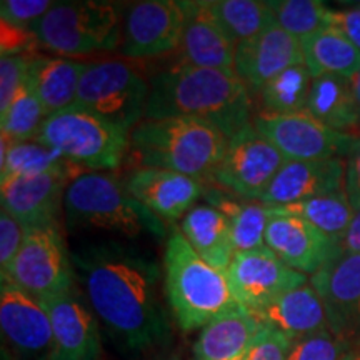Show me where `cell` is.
Returning a JSON list of instances; mask_svg holds the SVG:
<instances>
[{
  "instance_id": "1",
  "label": "cell",
  "mask_w": 360,
  "mask_h": 360,
  "mask_svg": "<svg viewBox=\"0 0 360 360\" xmlns=\"http://www.w3.org/2000/svg\"><path fill=\"white\" fill-rule=\"evenodd\" d=\"M75 278L112 342L125 354L162 349L172 339L159 295L155 257L122 240H89L70 250Z\"/></svg>"
},
{
  "instance_id": "2",
  "label": "cell",
  "mask_w": 360,
  "mask_h": 360,
  "mask_svg": "<svg viewBox=\"0 0 360 360\" xmlns=\"http://www.w3.org/2000/svg\"><path fill=\"white\" fill-rule=\"evenodd\" d=\"M146 119L192 117L232 137L252 124V92L236 70L177 64L148 79Z\"/></svg>"
},
{
  "instance_id": "3",
  "label": "cell",
  "mask_w": 360,
  "mask_h": 360,
  "mask_svg": "<svg viewBox=\"0 0 360 360\" xmlns=\"http://www.w3.org/2000/svg\"><path fill=\"white\" fill-rule=\"evenodd\" d=\"M229 146L215 125L192 117L143 119L130 132V159L137 167L164 169L207 182Z\"/></svg>"
},
{
  "instance_id": "4",
  "label": "cell",
  "mask_w": 360,
  "mask_h": 360,
  "mask_svg": "<svg viewBox=\"0 0 360 360\" xmlns=\"http://www.w3.org/2000/svg\"><path fill=\"white\" fill-rule=\"evenodd\" d=\"M164 292L175 322L186 334L244 309L233 297L225 272L204 262L175 225L165 242Z\"/></svg>"
},
{
  "instance_id": "5",
  "label": "cell",
  "mask_w": 360,
  "mask_h": 360,
  "mask_svg": "<svg viewBox=\"0 0 360 360\" xmlns=\"http://www.w3.org/2000/svg\"><path fill=\"white\" fill-rule=\"evenodd\" d=\"M69 231H101L135 240L150 236L167 238V225L127 191L112 172H84L70 180L64 197Z\"/></svg>"
},
{
  "instance_id": "6",
  "label": "cell",
  "mask_w": 360,
  "mask_h": 360,
  "mask_svg": "<svg viewBox=\"0 0 360 360\" xmlns=\"http://www.w3.org/2000/svg\"><path fill=\"white\" fill-rule=\"evenodd\" d=\"M124 7L114 2H56L30 32L35 42L60 57L119 51Z\"/></svg>"
},
{
  "instance_id": "7",
  "label": "cell",
  "mask_w": 360,
  "mask_h": 360,
  "mask_svg": "<svg viewBox=\"0 0 360 360\" xmlns=\"http://www.w3.org/2000/svg\"><path fill=\"white\" fill-rule=\"evenodd\" d=\"M34 141L56 148L84 172H110L120 167L129 152L130 132L70 105L47 117Z\"/></svg>"
},
{
  "instance_id": "8",
  "label": "cell",
  "mask_w": 360,
  "mask_h": 360,
  "mask_svg": "<svg viewBox=\"0 0 360 360\" xmlns=\"http://www.w3.org/2000/svg\"><path fill=\"white\" fill-rule=\"evenodd\" d=\"M150 84L125 60L92 62L84 72L74 105L132 132L146 119Z\"/></svg>"
},
{
  "instance_id": "9",
  "label": "cell",
  "mask_w": 360,
  "mask_h": 360,
  "mask_svg": "<svg viewBox=\"0 0 360 360\" xmlns=\"http://www.w3.org/2000/svg\"><path fill=\"white\" fill-rule=\"evenodd\" d=\"M2 281H11L40 302H49L75 285L70 250L58 225L32 229Z\"/></svg>"
},
{
  "instance_id": "10",
  "label": "cell",
  "mask_w": 360,
  "mask_h": 360,
  "mask_svg": "<svg viewBox=\"0 0 360 360\" xmlns=\"http://www.w3.org/2000/svg\"><path fill=\"white\" fill-rule=\"evenodd\" d=\"M285 159L254 125L229 137L224 159L207 184L249 200H260Z\"/></svg>"
},
{
  "instance_id": "11",
  "label": "cell",
  "mask_w": 360,
  "mask_h": 360,
  "mask_svg": "<svg viewBox=\"0 0 360 360\" xmlns=\"http://www.w3.org/2000/svg\"><path fill=\"white\" fill-rule=\"evenodd\" d=\"M252 125L277 148L285 160L347 159L359 135L337 132L307 112L272 115L257 112Z\"/></svg>"
},
{
  "instance_id": "12",
  "label": "cell",
  "mask_w": 360,
  "mask_h": 360,
  "mask_svg": "<svg viewBox=\"0 0 360 360\" xmlns=\"http://www.w3.org/2000/svg\"><path fill=\"white\" fill-rule=\"evenodd\" d=\"M225 276L237 302L252 314H257L287 292L309 283L305 274L283 264L265 245L236 252Z\"/></svg>"
},
{
  "instance_id": "13",
  "label": "cell",
  "mask_w": 360,
  "mask_h": 360,
  "mask_svg": "<svg viewBox=\"0 0 360 360\" xmlns=\"http://www.w3.org/2000/svg\"><path fill=\"white\" fill-rule=\"evenodd\" d=\"M184 11L175 0H142L124 7L119 52L127 58H154L180 47Z\"/></svg>"
},
{
  "instance_id": "14",
  "label": "cell",
  "mask_w": 360,
  "mask_h": 360,
  "mask_svg": "<svg viewBox=\"0 0 360 360\" xmlns=\"http://www.w3.org/2000/svg\"><path fill=\"white\" fill-rule=\"evenodd\" d=\"M326 307L328 328L340 340L360 342V252L337 254L310 277Z\"/></svg>"
},
{
  "instance_id": "15",
  "label": "cell",
  "mask_w": 360,
  "mask_h": 360,
  "mask_svg": "<svg viewBox=\"0 0 360 360\" xmlns=\"http://www.w3.org/2000/svg\"><path fill=\"white\" fill-rule=\"evenodd\" d=\"M2 335L20 360H52V322L44 302L11 281L0 283Z\"/></svg>"
},
{
  "instance_id": "16",
  "label": "cell",
  "mask_w": 360,
  "mask_h": 360,
  "mask_svg": "<svg viewBox=\"0 0 360 360\" xmlns=\"http://www.w3.org/2000/svg\"><path fill=\"white\" fill-rule=\"evenodd\" d=\"M44 304L52 322V360H101L98 321L77 285Z\"/></svg>"
},
{
  "instance_id": "17",
  "label": "cell",
  "mask_w": 360,
  "mask_h": 360,
  "mask_svg": "<svg viewBox=\"0 0 360 360\" xmlns=\"http://www.w3.org/2000/svg\"><path fill=\"white\" fill-rule=\"evenodd\" d=\"M74 179L70 174L52 172L0 182L2 210L19 220L27 231L56 227L64 210L65 191Z\"/></svg>"
},
{
  "instance_id": "18",
  "label": "cell",
  "mask_w": 360,
  "mask_h": 360,
  "mask_svg": "<svg viewBox=\"0 0 360 360\" xmlns=\"http://www.w3.org/2000/svg\"><path fill=\"white\" fill-rule=\"evenodd\" d=\"M305 64L300 40L272 24L236 47L233 70L244 80L252 96L283 70Z\"/></svg>"
},
{
  "instance_id": "19",
  "label": "cell",
  "mask_w": 360,
  "mask_h": 360,
  "mask_svg": "<svg viewBox=\"0 0 360 360\" xmlns=\"http://www.w3.org/2000/svg\"><path fill=\"white\" fill-rule=\"evenodd\" d=\"M125 187L164 222L184 219L204 195L205 182L172 170L137 167L124 179Z\"/></svg>"
},
{
  "instance_id": "20",
  "label": "cell",
  "mask_w": 360,
  "mask_h": 360,
  "mask_svg": "<svg viewBox=\"0 0 360 360\" xmlns=\"http://www.w3.org/2000/svg\"><path fill=\"white\" fill-rule=\"evenodd\" d=\"M269 247L290 269L314 276L327 260L339 254V242L297 217H270L265 231Z\"/></svg>"
},
{
  "instance_id": "21",
  "label": "cell",
  "mask_w": 360,
  "mask_h": 360,
  "mask_svg": "<svg viewBox=\"0 0 360 360\" xmlns=\"http://www.w3.org/2000/svg\"><path fill=\"white\" fill-rule=\"evenodd\" d=\"M345 191V159L287 160L259 202L281 207Z\"/></svg>"
},
{
  "instance_id": "22",
  "label": "cell",
  "mask_w": 360,
  "mask_h": 360,
  "mask_svg": "<svg viewBox=\"0 0 360 360\" xmlns=\"http://www.w3.org/2000/svg\"><path fill=\"white\" fill-rule=\"evenodd\" d=\"M184 30L179 51L184 64L233 70L236 45L225 37L207 8V0H180Z\"/></svg>"
},
{
  "instance_id": "23",
  "label": "cell",
  "mask_w": 360,
  "mask_h": 360,
  "mask_svg": "<svg viewBox=\"0 0 360 360\" xmlns=\"http://www.w3.org/2000/svg\"><path fill=\"white\" fill-rule=\"evenodd\" d=\"M254 315L264 327L281 332L292 342L330 330L326 307L310 283L281 295Z\"/></svg>"
},
{
  "instance_id": "24",
  "label": "cell",
  "mask_w": 360,
  "mask_h": 360,
  "mask_svg": "<svg viewBox=\"0 0 360 360\" xmlns=\"http://www.w3.org/2000/svg\"><path fill=\"white\" fill-rule=\"evenodd\" d=\"M264 326L247 309L215 319L193 344V360H249L255 337Z\"/></svg>"
},
{
  "instance_id": "25",
  "label": "cell",
  "mask_w": 360,
  "mask_h": 360,
  "mask_svg": "<svg viewBox=\"0 0 360 360\" xmlns=\"http://www.w3.org/2000/svg\"><path fill=\"white\" fill-rule=\"evenodd\" d=\"M92 62L67 57H32L30 58L27 84L42 103L45 115L74 105L79 84L84 72Z\"/></svg>"
},
{
  "instance_id": "26",
  "label": "cell",
  "mask_w": 360,
  "mask_h": 360,
  "mask_svg": "<svg viewBox=\"0 0 360 360\" xmlns=\"http://www.w3.org/2000/svg\"><path fill=\"white\" fill-rule=\"evenodd\" d=\"M184 237L210 267L227 272L236 255L232 231L227 219L209 204H197L182 219Z\"/></svg>"
},
{
  "instance_id": "27",
  "label": "cell",
  "mask_w": 360,
  "mask_h": 360,
  "mask_svg": "<svg viewBox=\"0 0 360 360\" xmlns=\"http://www.w3.org/2000/svg\"><path fill=\"white\" fill-rule=\"evenodd\" d=\"M202 199L227 219L237 252L254 250L265 245V231L270 220L267 205L259 200L238 197L207 182Z\"/></svg>"
},
{
  "instance_id": "28",
  "label": "cell",
  "mask_w": 360,
  "mask_h": 360,
  "mask_svg": "<svg viewBox=\"0 0 360 360\" xmlns=\"http://www.w3.org/2000/svg\"><path fill=\"white\" fill-rule=\"evenodd\" d=\"M307 114L337 132H360V110L350 80L339 75H321L312 80Z\"/></svg>"
},
{
  "instance_id": "29",
  "label": "cell",
  "mask_w": 360,
  "mask_h": 360,
  "mask_svg": "<svg viewBox=\"0 0 360 360\" xmlns=\"http://www.w3.org/2000/svg\"><path fill=\"white\" fill-rule=\"evenodd\" d=\"M65 172L74 175L84 170L72 164L56 148L39 141L12 142L2 135L0 142V182L17 177H35V175Z\"/></svg>"
},
{
  "instance_id": "30",
  "label": "cell",
  "mask_w": 360,
  "mask_h": 360,
  "mask_svg": "<svg viewBox=\"0 0 360 360\" xmlns=\"http://www.w3.org/2000/svg\"><path fill=\"white\" fill-rule=\"evenodd\" d=\"M304 62L312 77L339 75L352 79L360 70V51L334 27H326L300 40Z\"/></svg>"
},
{
  "instance_id": "31",
  "label": "cell",
  "mask_w": 360,
  "mask_h": 360,
  "mask_svg": "<svg viewBox=\"0 0 360 360\" xmlns=\"http://www.w3.org/2000/svg\"><path fill=\"white\" fill-rule=\"evenodd\" d=\"M267 209L270 217L281 215V217L302 219L337 242L344 238L355 215V210L350 205L345 191L328 193V195L312 197V199L300 200L289 205H267Z\"/></svg>"
},
{
  "instance_id": "32",
  "label": "cell",
  "mask_w": 360,
  "mask_h": 360,
  "mask_svg": "<svg viewBox=\"0 0 360 360\" xmlns=\"http://www.w3.org/2000/svg\"><path fill=\"white\" fill-rule=\"evenodd\" d=\"M207 8L231 42L236 45L249 40L272 24L274 13L267 2L257 0H207Z\"/></svg>"
},
{
  "instance_id": "33",
  "label": "cell",
  "mask_w": 360,
  "mask_h": 360,
  "mask_svg": "<svg viewBox=\"0 0 360 360\" xmlns=\"http://www.w3.org/2000/svg\"><path fill=\"white\" fill-rule=\"evenodd\" d=\"M312 74L307 65L300 64L283 70L260 89V112L272 115L300 114L307 110Z\"/></svg>"
},
{
  "instance_id": "34",
  "label": "cell",
  "mask_w": 360,
  "mask_h": 360,
  "mask_svg": "<svg viewBox=\"0 0 360 360\" xmlns=\"http://www.w3.org/2000/svg\"><path fill=\"white\" fill-rule=\"evenodd\" d=\"M274 20L285 32L302 40L328 27V8L319 0H269Z\"/></svg>"
},
{
  "instance_id": "35",
  "label": "cell",
  "mask_w": 360,
  "mask_h": 360,
  "mask_svg": "<svg viewBox=\"0 0 360 360\" xmlns=\"http://www.w3.org/2000/svg\"><path fill=\"white\" fill-rule=\"evenodd\" d=\"M47 119L42 103L25 82L19 90L11 107L0 114L2 135L12 142L34 141L40 132V127Z\"/></svg>"
},
{
  "instance_id": "36",
  "label": "cell",
  "mask_w": 360,
  "mask_h": 360,
  "mask_svg": "<svg viewBox=\"0 0 360 360\" xmlns=\"http://www.w3.org/2000/svg\"><path fill=\"white\" fill-rule=\"evenodd\" d=\"M350 347L330 330H322L292 342L287 360H344Z\"/></svg>"
},
{
  "instance_id": "37",
  "label": "cell",
  "mask_w": 360,
  "mask_h": 360,
  "mask_svg": "<svg viewBox=\"0 0 360 360\" xmlns=\"http://www.w3.org/2000/svg\"><path fill=\"white\" fill-rule=\"evenodd\" d=\"M30 56L11 53L0 58V114H4L13 102L19 90L27 82Z\"/></svg>"
},
{
  "instance_id": "38",
  "label": "cell",
  "mask_w": 360,
  "mask_h": 360,
  "mask_svg": "<svg viewBox=\"0 0 360 360\" xmlns=\"http://www.w3.org/2000/svg\"><path fill=\"white\" fill-rule=\"evenodd\" d=\"M56 2L51 0H2L0 4V19L19 29L22 32H30L32 27L51 11Z\"/></svg>"
},
{
  "instance_id": "39",
  "label": "cell",
  "mask_w": 360,
  "mask_h": 360,
  "mask_svg": "<svg viewBox=\"0 0 360 360\" xmlns=\"http://www.w3.org/2000/svg\"><path fill=\"white\" fill-rule=\"evenodd\" d=\"M27 229L6 210L0 212V270L6 274L11 267L22 245H24Z\"/></svg>"
},
{
  "instance_id": "40",
  "label": "cell",
  "mask_w": 360,
  "mask_h": 360,
  "mask_svg": "<svg viewBox=\"0 0 360 360\" xmlns=\"http://www.w3.org/2000/svg\"><path fill=\"white\" fill-rule=\"evenodd\" d=\"M292 340L281 332L264 327L255 337L249 352V360H287Z\"/></svg>"
},
{
  "instance_id": "41",
  "label": "cell",
  "mask_w": 360,
  "mask_h": 360,
  "mask_svg": "<svg viewBox=\"0 0 360 360\" xmlns=\"http://www.w3.org/2000/svg\"><path fill=\"white\" fill-rule=\"evenodd\" d=\"M328 27L344 35L350 44L360 51V4L347 8H330L328 12Z\"/></svg>"
},
{
  "instance_id": "42",
  "label": "cell",
  "mask_w": 360,
  "mask_h": 360,
  "mask_svg": "<svg viewBox=\"0 0 360 360\" xmlns=\"http://www.w3.org/2000/svg\"><path fill=\"white\" fill-rule=\"evenodd\" d=\"M345 193L352 209L357 212L360 210V135L352 152L345 159Z\"/></svg>"
},
{
  "instance_id": "43",
  "label": "cell",
  "mask_w": 360,
  "mask_h": 360,
  "mask_svg": "<svg viewBox=\"0 0 360 360\" xmlns=\"http://www.w3.org/2000/svg\"><path fill=\"white\" fill-rule=\"evenodd\" d=\"M360 252V210H357L349 231L339 242V254H359Z\"/></svg>"
},
{
  "instance_id": "44",
  "label": "cell",
  "mask_w": 360,
  "mask_h": 360,
  "mask_svg": "<svg viewBox=\"0 0 360 360\" xmlns=\"http://www.w3.org/2000/svg\"><path fill=\"white\" fill-rule=\"evenodd\" d=\"M350 80V87L354 90V96H355V101H357V105H359V110H360V70L357 74L354 75Z\"/></svg>"
},
{
  "instance_id": "45",
  "label": "cell",
  "mask_w": 360,
  "mask_h": 360,
  "mask_svg": "<svg viewBox=\"0 0 360 360\" xmlns=\"http://www.w3.org/2000/svg\"><path fill=\"white\" fill-rule=\"evenodd\" d=\"M344 360H360V344L355 345V347H350Z\"/></svg>"
},
{
  "instance_id": "46",
  "label": "cell",
  "mask_w": 360,
  "mask_h": 360,
  "mask_svg": "<svg viewBox=\"0 0 360 360\" xmlns=\"http://www.w3.org/2000/svg\"><path fill=\"white\" fill-rule=\"evenodd\" d=\"M157 360H180L177 355H165V357H160V359H157Z\"/></svg>"
}]
</instances>
